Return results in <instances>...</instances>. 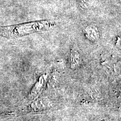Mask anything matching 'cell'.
Wrapping results in <instances>:
<instances>
[{"label":"cell","mask_w":121,"mask_h":121,"mask_svg":"<svg viewBox=\"0 0 121 121\" xmlns=\"http://www.w3.org/2000/svg\"><path fill=\"white\" fill-rule=\"evenodd\" d=\"M80 58L79 54L75 50H72L71 53V66L72 68H75L79 65Z\"/></svg>","instance_id":"cell-2"},{"label":"cell","mask_w":121,"mask_h":121,"mask_svg":"<svg viewBox=\"0 0 121 121\" xmlns=\"http://www.w3.org/2000/svg\"><path fill=\"white\" fill-rule=\"evenodd\" d=\"M49 26V22L45 21L0 26V37L8 39L22 37L37 31L46 30Z\"/></svg>","instance_id":"cell-1"},{"label":"cell","mask_w":121,"mask_h":121,"mask_svg":"<svg viewBox=\"0 0 121 121\" xmlns=\"http://www.w3.org/2000/svg\"><path fill=\"white\" fill-rule=\"evenodd\" d=\"M87 37L92 40H96L98 38V33L95 28L90 26L86 29Z\"/></svg>","instance_id":"cell-3"}]
</instances>
